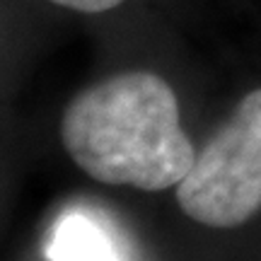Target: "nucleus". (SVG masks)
<instances>
[{"label":"nucleus","instance_id":"nucleus-1","mask_svg":"<svg viewBox=\"0 0 261 261\" xmlns=\"http://www.w3.org/2000/svg\"><path fill=\"white\" fill-rule=\"evenodd\" d=\"M61 138L85 174L112 187H177L196 160L174 90L145 70L112 75L75 94Z\"/></svg>","mask_w":261,"mask_h":261},{"label":"nucleus","instance_id":"nucleus-4","mask_svg":"<svg viewBox=\"0 0 261 261\" xmlns=\"http://www.w3.org/2000/svg\"><path fill=\"white\" fill-rule=\"evenodd\" d=\"M48 3L75 10V12H107V10L119 8L126 0H48Z\"/></svg>","mask_w":261,"mask_h":261},{"label":"nucleus","instance_id":"nucleus-2","mask_svg":"<svg viewBox=\"0 0 261 261\" xmlns=\"http://www.w3.org/2000/svg\"><path fill=\"white\" fill-rule=\"evenodd\" d=\"M177 203L191 220L220 230L240 227L261 211V87L196 155L177 184Z\"/></svg>","mask_w":261,"mask_h":261},{"label":"nucleus","instance_id":"nucleus-3","mask_svg":"<svg viewBox=\"0 0 261 261\" xmlns=\"http://www.w3.org/2000/svg\"><path fill=\"white\" fill-rule=\"evenodd\" d=\"M48 254L54 261H121L109 232L87 215H65L54 230Z\"/></svg>","mask_w":261,"mask_h":261}]
</instances>
